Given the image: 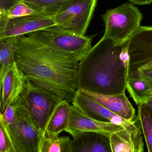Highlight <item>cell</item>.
I'll use <instances>...</instances> for the list:
<instances>
[{"label":"cell","mask_w":152,"mask_h":152,"mask_svg":"<svg viewBox=\"0 0 152 152\" xmlns=\"http://www.w3.org/2000/svg\"><path fill=\"white\" fill-rule=\"evenodd\" d=\"M15 60L33 85L53 92L62 101L72 102L77 91L78 62L54 57L28 34L17 37Z\"/></svg>","instance_id":"6da1fadb"},{"label":"cell","mask_w":152,"mask_h":152,"mask_svg":"<svg viewBox=\"0 0 152 152\" xmlns=\"http://www.w3.org/2000/svg\"><path fill=\"white\" fill-rule=\"evenodd\" d=\"M129 55L125 44L109 39L100 41L79 62L77 90L104 95L125 93Z\"/></svg>","instance_id":"7a4b0ae2"},{"label":"cell","mask_w":152,"mask_h":152,"mask_svg":"<svg viewBox=\"0 0 152 152\" xmlns=\"http://www.w3.org/2000/svg\"><path fill=\"white\" fill-rule=\"evenodd\" d=\"M62 101L53 92L33 85L28 79L24 90L12 105L45 134L53 113Z\"/></svg>","instance_id":"3957f363"},{"label":"cell","mask_w":152,"mask_h":152,"mask_svg":"<svg viewBox=\"0 0 152 152\" xmlns=\"http://www.w3.org/2000/svg\"><path fill=\"white\" fill-rule=\"evenodd\" d=\"M45 44L55 56L61 59L79 62L92 48L94 36H80L56 26L29 33Z\"/></svg>","instance_id":"277c9868"},{"label":"cell","mask_w":152,"mask_h":152,"mask_svg":"<svg viewBox=\"0 0 152 152\" xmlns=\"http://www.w3.org/2000/svg\"><path fill=\"white\" fill-rule=\"evenodd\" d=\"M105 31L102 39H109L116 44H122L140 27L142 13L132 3H126L108 10L102 15Z\"/></svg>","instance_id":"5b68a950"},{"label":"cell","mask_w":152,"mask_h":152,"mask_svg":"<svg viewBox=\"0 0 152 152\" xmlns=\"http://www.w3.org/2000/svg\"><path fill=\"white\" fill-rule=\"evenodd\" d=\"M97 0H69L54 15L56 26L80 36H85Z\"/></svg>","instance_id":"8992f818"},{"label":"cell","mask_w":152,"mask_h":152,"mask_svg":"<svg viewBox=\"0 0 152 152\" xmlns=\"http://www.w3.org/2000/svg\"><path fill=\"white\" fill-rule=\"evenodd\" d=\"M10 124L5 125L15 152H40L45 134L40 132L25 116L15 110Z\"/></svg>","instance_id":"52a82bcc"},{"label":"cell","mask_w":152,"mask_h":152,"mask_svg":"<svg viewBox=\"0 0 152 152\" xmlns=\"http://www.w3.org/2000/svg\"><path fill=\"white\" fill-rule=\"evenodd\" d=\"M125 43L129 58L128 78L137 70L152 66V26H140Z\"/></svg>","instance_id":"ba28073f"},{"label":"cell","mask_w":152,"mask_h":152,"mask_svg":"<svg viewBox=\"0 0 152 152\" xmlns=\"http://www.w3.org/2000/svg\"><path fill=\"white\" fill-rule=\"evenodd\" d=\"M56 25L53 15L34 12L27 16L10 19L2 40L10 37H18Z\"/></svg>","instance_id":"9c48e42d"},{"label":"cell","mask_w":152,"mask_h":152,"mask_svg":"<svg viewBox=\"0 0 152 152\" xmlns=\"http://www.w3.org/2000/svg\"><path fill=\"white\" fill-rule=\"evenodd\" d=\"M124 126L93 119L82 114L72 105L69 123L65 131L73 137L87 132L98 133L110 137L113 133L124 129Z\"/></svg>","instance_id":"30bf717a"},{"label":"cell","mask_w":152,"mask_h":152,"mask_svg":"<svg viewBox=\"0 0 152 152\" xmlns=\"http://www.w3.org/2000/svg\"><path fill=\"white\" fill-rule=\"evenodd\" d=\"M142 135L137 116L124 129L113 133L109 137L112 152H143Z\"/></svg>","instance_id":"8fae6325"},{"label":"cell","mask_w":152,"mask_h":152,"mask_svg":"<svg viewBox=\"0 0 152 152\" xmlns=\"http://www.w3.org/2000/svg\"><path fill=\"white\" fill-rule=\"evenodd\" d=\"M72 103L82 114L98 121L122 126H125L130 121L114 114L80 90L77 91Z\"/></svg>","instance_id":"7c38bea8"},{"label":"cell","mask_w":152,"mask_h":152,"mask_svg":"<svg viewBox=\"0 0 152 152\" xmlns=\"http://www.w3.org/2000/svg\"><path fill=\"white\" fill-rule=\"evenodd\" d=\"M27 80L15 62L8 71L3 83L0 114H3L8 105H12L16 102L24 90Z\"/></svg>","instance_id":"4fadbf2b"},{"label":"cell","mask_w":152,"mask_h":152,"mask_svg":"<svg viewBox=\"0 0 152 152\" xmlns=\"http://www.w3.org/2000/svg\"><path fill=\"white\" fill-rule=\"evenodd\" d=\"M81 91L114 114L126 120L131 121L137 116L135 110L125 93L120 94L104 95L86 90Z\"/></svg>","instance_id":"5bb4252c"},{"label":"cell","mask_w":152,"mask_h":152,"mask_svg":"<svg viewBox=\"0 0 152 152\" xmlns=\"http://www.w3.org/2000/svg\"><path fill=\"white\" fill-rule=\"evenodd\" d=\"M71 149L72 152H112L109 137L92 132L73 137Z\"/></svg>","instance_id":"9a60e30c"},{"label":"cell","mask_w":152,"mask_h":152,"mask_svg":"<svg viewBox=\"0 0 152 152\" xmlns=\"http://www.w3.org/2000/svg\"><path fill=\"white\" fill-rule=\"evenodd\" d=\"M69 102L62 101L55 108L46 126L45 136L51 138L59 137L68 126L71 113Z\"/></svg>","instance_id":"2e32d148"},{"label":"cell","mask_w":152,"mask_h":152,"mask_svg":"<svg viewBox=\"0 0 152 152\" xmlns=\"http://www.w3.org/2000/svg\"><path fill=\"white\" fill-rule=\"evenodd\" d=\"M126 89L138 106L152 99V84L138 76L127 79Z\"/></svg>","instance_id":"e0dca14e"},{"label":"cell","mask_w":152,"mask_h":152,"mask_svg":"<svg viewBox=\"0 0 152 152\" xmlns=\"http://www.w3.org/2000/svg\"><path fill=\"white\" fill-rule=\"evenodd\" d=\"M17 37H10L0 42V71L7 72L15 63Z\"/></svg>","instance_id":"ac0fdd59"},{"label":"cell","mask_w":152,"mask_h":152,"mask_svg":"<svg viewBox=\"0 0 152 152\" xmlns=\"http://www.w3.org/2000/svg\"><path fill=\"white\" fill-rule=\"evenodd\" d=\"M137 117L148 152H152V108L145 104L139 105Z\"/></svg>","instance_id":"d6986e66"},{"label":"cell","mask_w":152,"mask_h":152,"mask_svg":"<svg viewBox=\"0 0 152 152\" xmlns=\"http://www.w3.org/2000/svg\"><path fill=\"white\" fill-rule=\"evenodd\" d=\"M34 12L54 16L69 0H21Z\"/></svg>","instance_id":"ffe728a7"},{"label":"cell","mask_w":152,"mask_h":152,"mask_svg":"<svg viewBox=\"0 0 152 152\" xmlns=\"http://www.w3.org/2000/svg\"><path fill=\"white\" fill-rule=\"evenodd\" d=\"M65 138V136L51 138L44 136L42 141L40 152H61L62 145Z\"/></svg>","instance_id":"44dd1931"},{"label":"cell","mask_w":152,"mask_h":152,"mask_svg":"<svg viewBox=\"0 0 152 152\" xmlns=\"http://www.w3.org/2000/svg\"><path fill=\"white\" fill-rule=\"evenodd\" d=\"M34 12V11L22 1L18 2L8 10L9 19L24 17Z\"/></svg>","instance_id":"7402d4cb"},{"label":"cell","mask_w":152,"mask_h":152,"mask_svg":"<svg viewBox=\"0 0 152 152\" xmlns=\"http://www.w3.org/2000/svg\"><path fill=\"white\" fill-rule=\"evenodd\" d=\"M12 149V145L3 119L2 114H0V152H9Z\"/></svg>","instance_id":"603a6c76"},{"label":"cell","mask_w":152,"mask_h":152,"mask_svg":"<svg viewBox=\"0 0 152 152\" xmlns=\"http://www.w3.org/2000/svg\"><path fill=\"white\" fill-rule=\"evenodd\" d=\"M7 9H0V42L2 40L9 19Z\"/></svg>","instance_id":"cb8c5ba5"},{"label":"cell","mask_w":152,"mask_h":152,"mask_svg":"<svg viewBox=\"0 0 152 152\" xmlns=\"http://www.w3.org/2000/svg\"><path fill=\"white\" fill-rule=\"evenodd\" d=\"M134 76H138L146 80L152 85V66L146 67L137 70L127 79Z\"/></svg>","instance_id":"d4e9b609"},{"label":"cell","mask_w":152,"mask_h":152,"mask_svg":"<svg viewBox=\"0 0 152 152\" xmlns=\"http://www.w3.org/2000/svg\"><path fill=\"white\" fill-rule=\"evenodd\" d=\"M21 0H0V9L9 10L15 4Z\"/></svg>","instance_id":"484cf974"},{"label":"cell","mask_w":152,"mask_h":152,"mask_svg":"<svg viewBox=\"0 0 152 152\" xmlns=\"http://www.w3.org/2000/svg\"><path fill=\"white\" fill-rule=\"evenodd\" d=\"M61 152H72L71 149V140L69 137H66L63 143Z\"/></svg>","instance_id":"4316f807"},{"label":"cell","mask_w":152,"mask_h":152,"mask_svg":"<svg viewBox=\"0 0 152 152\" xmlns=\"http://www.w3.org/2000/svg\"><path fill=\"white\" fill-rule=\"evenodd\" d=\"M132 4L137 5H148L152 3V0H128Z\"/></svg>","instance_id":"83f0119b"},{"label":"cell","mask_w":152,"mask_h":152,"mask_svg":"<svg viewBox=\"0 0 152 152\" xmlns=\"http://www.w3.org/2000/svg\"><path fill=\"white\" fill-rule=\"evenodd\" d=\"M145 104H147L148 106H150V107H151L152 108V99Z\"/></svg>","instance_id":"f1b7e54d"},{"label":"cell","mask_w":152,"mask_h":152,"mask_svg":"<svg viewBox=\"0 0 152 152\" xmlns=\"http://www.w3.org/2000/svg\"><path fill=\"white\" fill-rule=\"evenodd\" d=\"M9 152H15V151H14V150H13V149H12L11 151H10Z\"/></svg>","instance_id":"f546056e"}]
</instances>
